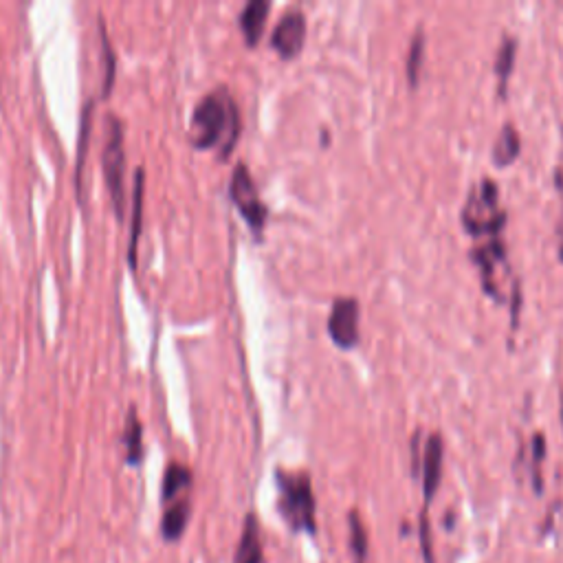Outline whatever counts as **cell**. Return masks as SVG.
I'll list each match as a JSON object with an SVG mask.
<instances>
[{
	"mask_svg": "<svg viewBox=\"0 0 563 563\" xmlns=\"http://www.w3.org/2000/svg\"><path fill=\"white\" fill-rule=\"evenodd\" d=\"M102 44H104V58H106V77H104V95L110 93V88H113V80H115V53L113 47H110V42L106 38V31L102 29Z\"/></svg>",
	"mask_w": 563,
	"mask_h": 563,
	"instance_id": "cell-23",
	"label": "cell"
},
{
	"mask_svg": "<svg viewBox=\"0 0 563 563\" xmlns=\"http://www.w3.org/2000/svg\"><path fill=\"white\" fill-rule=\"evenodd\" d=\"M275 482H278V511L284 517V522L289 524L295 533H317V520H315V493L313 482L308 473H291L278 469L275 473Z\"/></svg>",
	"mask_w": 563,
	"mask_h": 563,
	"instance_id": "cell-2",
	"label": "cell"
},
{
	"mask_svg": "<svg viewBox=\"0 0 563 563\" xmlns=\"http://www.w3.org/2000/svg\"><path fill=\"white\" fill-rule=\"evenodd\" d=\"M190 484H192V471L181 465V462H172V465L165 469L163 476V489H161L163 502H172L176 495L185 491Z\"/></svg>",
	"mask_w": 563,
	"mask_h": 563,
	"instance_id": "cell-15",
	"label": "cell"
},
{
	"mask_svg": "<svg viewBox=\"0 0 563 563\" xmlns=\"http://www.w3.org/2000/svg\"><path fill=\"white\" fill-rule=\"evenodd\" d=\"M473 262L478 264L480 269V280H482V289L487 295H491L495 302L504 300V293L500 289V278H498V269L509 271V260H506V247L502 236L489 238L484 245L476 247L471 251Z\"/></svg>",
	"mask_w": 563,
	"mask_h": 563,
	"instance_id": "cell-6",
	"label": "cell"
},
{
	"mask_svg": "<svg viewBox=\"0 0 563 563\" xmlns=\"http://www.w3.org/2000/svg\"><path fill=\"white\" fill-rule=\"evenodd\" d=\"M348 531H350V550L352 557H355V563H366L370 542H368L366 524H363L361 515L357 511L348 513Z\"/></svg>",
	"mask_w": 563,
	"mask_h": 563,
	"instance_id": "cell-16",
	"label": "cell"
},
{
	"mask_svg": "<svg viewBox=\"0 0 563 563\" xmlns=\"http://www.w3.org/2000/svg\"><path fill=\"white\" fill-rule=\"evenodd\" d=\"M124 443H126L130 465H139L141 456H143V443H141V423H139V418H137L135 407H132V410L128 412Z\"/></svg>",
	"mask_w": 563,
	"mask_h": 563,
	"instance_id": "cell-19",
	"label": "cell"
},
{
	"mask_svg": "<svg viewBox=\"0 0 563 563\" xmlns=\"http://www.w3.org/2000/svg\"><path fill=\"white\" fill-rule=\"evenodd\" d=\"M359 302L355 297H339L330 308L328 335L341 350H352L359 344Z\"/></svg>",
	"mask_w": 563,
	"mask_h": 563,
	"instance_id": "cell-7",
	"label": "cell"
},
{
	"mask_svg": "<svg viewBox=\"0 0 563 563\" xmlns=\"http://www.w3.org/2000/svg\"><path fill=\"white\" fill-rule=\"evenodd\" d=\"M418 531H421V550L427 563H434V550H432V526H429L427 509L421 513V522H418Z\"/></svg>",
	"mask_w": 563,
	"mask_h": 563,
	"instance_id": "cell-22",
	"label": "cell"
},
{
	"mask_svg": "<svg viewBox=\"0 0 563 563\" xmlns=\"http://www.w3.org/2000/svg\"><path fill=\"white\" fill-rule=\"evenodd\" d=\"M236 563H264L260 522L256 513H249L245 526H242L240 544L236 548Z\"/></svg>",
	"mask_w": 563,
	"mask_h": 563,
	"instance_id": "cell-11",
	"label": "cell"
},
{
	"mask_svg": "<svg viewBox=\"0 0 563 563\" xmlns=\"http://www.w3.org/2000/svg\"><path fill=\"white\" fill-rule=\"evenodd\" d=\"M88 132H91V104H86L84 115H82V135H80V152H77V181L82 179L84 170V157H86V146H88Z\"/></svg>",
	"mask_w": 563,
	"mask_h": 563,
	"instance_id": "cell-21",
	"label": "cell"
},
{
	"mask_svg": "<svg viewBox=\"0 0 563 563\" xmlns=\"http://www.w3.org/2000/svg\"><path fill=\"white\" fill-rule=\"evenodd\" d=\"M515 58H517V40L513 36H506L500 44L498 58H495V77H498L500 97H506V93H509V80L513 75Z\"/></svg>",
	"mask_w": 563,
	"mask_h": 563,
	"instance_id": "cell-14",
	"label": "cell"
},
{
	"mask_svg": "<svg viewBox=\"0 0 563 563\" xmlns=\"http://www.w3.org/2000/svg\"><path fill=\"white\" fill-rule=\"evenodd\" d=\"M306 42V16L300 9L284 11L273 29L271 47L280 53L282 60H293L300 55Z\"/></svg>",
	"mask_w": 563,
	"mask_h": 563,
	"instance_id": "cell-8",
	"label": "cell"
},
{
	"mask_svg": "<svg viewBox=\"0 0 563 563\" xmlns=\"http://www.w3.org/2000/svg\"><path fill=\"white\" fill-rule=\"evenodd\" d=\"M546 458V440L542 434L533 436V484L535 491L542 493V462Z\"/></svg>",
	"mask_w": 563,
	"mask_h": 563,
	"instance_id": "cell-20",
	"label": "cell"
},
{
	"mask_svg": "<svg viewBox=\"0 0 563 563\" xmlns=\"http://www.w3.org/2000/svg\"><path fill=\"white\" fill-rule=\"evenodd\" d=\"M240 135V113L225 86L205 95L194 108L190 137L196 148L223 146V157L234 150Z\"/></svg>",
	"mask_w": 563,
	"mask_h": 563,
	"instance_id": "cell-1",
	"label": "cell"
},
{
	"mask_svg": "<svg viewBox=\"0 0 563 563\" xmlns=\"http://www.w3.org/2000/svg\"><path fill=\"white\" fill-rule=\"evenodd\" d=\"M141 216H143V170H137L135 176V207H132V234H130V269H137V242H139V234H141Z\"/></svg>",
	"mask_w": 563,
	"mask_h": 563,
	"instance_id": "cell-17",
	"label": "cell"
},
{
	"mask_svg": "<svg viewBox=\"0 0 563 563\" xmlns=\"http://www.w3.org/2000/svg\"><path fill=\"white\" fill-rule=\"evenodd\" d=\"M520 150H522L520 132H517V128L513 124H506L500 132L498 141L493 143V152H491L493 163L498 165V168H506V165H511L517 159Z\"/></svg>",
	"mask_w": 563,
	"mask_h": 563,
	"instance_id": "cell-13",
	"label": "cell"
},
{
	"mask_svg": "<svg viewBox=\"0 0 563 563\" xmlns=\"http://www.w3.org/2000/svg\"><path fill=\"white\" fill-rule=\"evenodd\" d=\"M271 3L269 0H249L247 7L240 11L238 22L242 29V36H245L247 47H256L262 38L264 25H267V16H269Z\"/></svg>",
	"mask_w": 563,
	"mask_h": 563,
	"instance_id": "cell-10",
	"label": "cell"
},
{
	"mask_svg": "<svg viewBox=\"0 0 563 563\" xmlns=\"http://www.w3.org/2000/svg\"><path fill=\"white\" fill-rule=\"evenodd\" d=\"M423 62H425V31L418 29L410 42V53H407V62H405L407 80H410L414 88L418 86V80H421Z\"/></svg>",
	"mask_w": 563,
	"mask_h": 563,
	"instance_id": "cell-18",
	"label": "cell"
},
{
	"mask_svg": "<svg viewBox=\"0 0 563 563\" xmlns=\"http://www.w3.org/2000/svg\"><path fill=\"white\" fill-rule=\"evenodd\" d=\"M229 196L238 207L240 216L247 220V225L251 227L253 234L260 236L264 225H267L269 209L260 201L256 183H253L251 172L245 163H238L234 168V176H231L229 183Z\"/></svg>",
	"mask_w": 563,
	"mask_h": 563,
	"instance_id": "cell-5",
	"label": "cell"
},
{
	"mask_svg": "<svg viewBox=\"0 0 563 563\" xmlns=\"http://www.w3.org/2000/svg\"><path fill=\"white\" fill-rule=\"evenodd\" d=\"M187 522H190V500H179L170 504L161 520V535L165 542H179L185 533Z\"/></svg>",
	"mask_w": 563,
	"mask_h": 563,
	"instance_id": "cell-12",
	"label": "cell"
},
{
	"mask_svg": "<svg viewBox=\"0 0 563 563\" xmlns=\"http://www.w3.org/2000/svg\"><path fill=\"white\" fill-rule=\"evenodd\" d=\"M443 458H445V445L443 436L432 434L427 438L423 449V493L425 504H432L434 495L443 480Z\"/></svg>",
	"mask_w": 563,
	"mask_h": 563,
	"instance_id": "cell-9",
	"label": "cell"
},
{
	"mask_svg": "<svg viewBox=\"0 0 563 563\" xmlns=\"http://www.w3.org/2000/svg\"><path fill=\"white\" fill-rule=\"evenodd\" d=\"M108 137L102 154L104 176L110 198L117 218H124L126 207V190H124V176H126V152H124V126L115 115H108Z\"/></svg>",
	"mask_w": 563,
	"mask_h": 563,
	"instance_id": "cell-4",
	"label": "cell"
},
{
	"mask_svg": "<svg viewBox=\"0 0 563 563\" xmlns=\"http://www.w3.org/2000/svg\"><path fill=\"white\" fill-rule=\"evenodd\" d=\"M462 227L476 238H495L502 236L506 225L504 209L500 207V190L491 179H482L473 187L465 207H462Z\"/></svg>",
	"mask_w": 563,
	"mask_h": 563,
	"instance_id": "cell-3",
	"label": "cell"
}]
</instances>
